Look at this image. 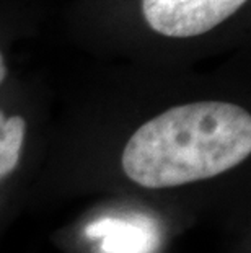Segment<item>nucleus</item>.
<instances>
[{"label": "nucleus", "mask_w": 251, "mask_h": 253, "mask_svg": "<svg viewBox=\"0 0 251 253\" xmlns=\"http://www.w3.org/2000/svg\"><path fill=\"white\" fill-rule=\"evenodd\" d=\"M87 234L101 239V250L105 253H148L155 240L152 230L145 225L111 217L90 224Z\"/></svg>", "instance_id": "obj_3"}, {"label": "nucleus", "mask_w": 251, "mask_h": 253, "mask_svg": "<svg viewBox=\"0 0 251 253\" xmlns=\"http://www.w3.org/2000/svg\"><path fill=\"white\" fill-rule=\"evenodd\" d=\"M250 152V113L199 101L170 108L139 127L122 152V170L143 188H173L220 175Z\"/></svg>", "instance_id": "obj_1"}, {"label": "nucleus", "mask_w": 251, "mask_h": 253, "mask_svg": "<svg viewBox=\"0 0 251 253\" xmlns=\"http://www.w3.org/2000/svg\"><path fill=\"white\" fill-rule=\"evenodd\" d=\"M247 0H142L147 23L170 38L207 33L243 7Z\"/></svg>", "instance_id": "obj_2"}, {"label": "nucleus", "mask_w": 251, "mask_h": 253, "mask_svg": "<svg viewBox=\"0 0 251 253\" xmlns=\"http://www.w3.org/2000/svg\"><path fill=\"white\" fill-rule=\"evenodd\" d=\"M5 75H7V67H5V62H3V57L0 54V84L3 82Z\"/></svg>", "instance_id": "obj_5"}, {"label": "nucleus", "mask_w": 251, "mask_h": 253, "mask_svg": "<svg viewBox=\"0 0 251 253\" xmlns=\"http://www.w3.org/2000/svg\"><path fill=\"white\" fill-rule=\"evenodd\" d=\"M25 132L26 123L23 118H7L0 111V181L18 165L25 144Z\"/></svg>", "instance_id": "obj_4"}]
</instances>
